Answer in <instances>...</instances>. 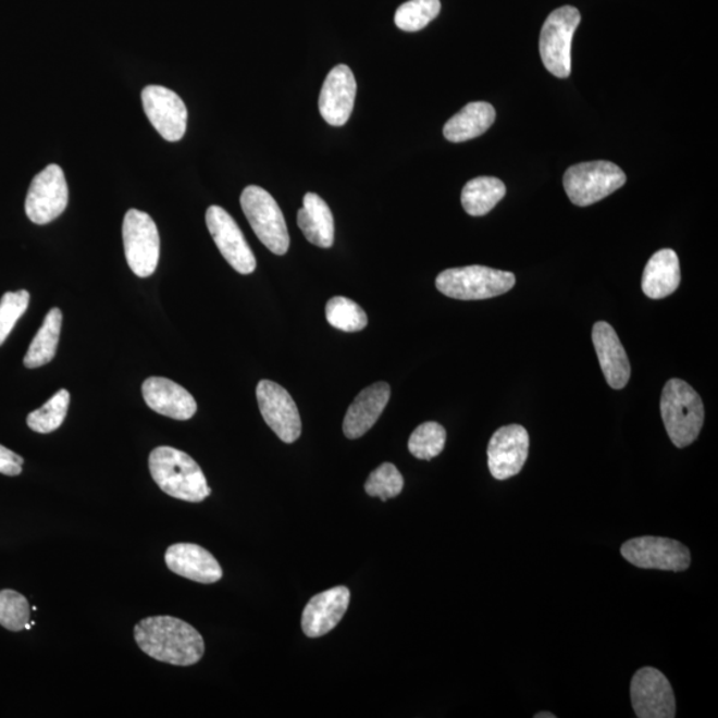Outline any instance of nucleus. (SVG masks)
<instances>
[{"instance_id":"c756f323","label":"nucleus","mask_w":718,"mask_h":718,"mask_svg":"<svg viewBox=\"0 0 718 718\" xmlns=\"http://www.w3.org/2000/svg\"><path fill=\"white\" fill-rule=\"evenodd\" d=\"M446 438V430L440 423H422L410 436L409 451L418 459L431 460L443 451Z\"/></svg>"},{"instance_id":"a878e982","label":"nucleus","mask_w":718,"mask_h":718,"mask_svg":"<svg viewBox=\"0 0 718 718\" xmlns=\"http://www.w3.org/2000/svg\"><path fill=\"white\" fill-rule=\"evenodd\" d=\"M506 196V185L496 177L470 180L462 190V206L470 215L487 214Z\"/></svg>"},{"instance_id":"cd10ccee","label":"nucleus","mask_w":718,"mask_h":718,"mask_svg":"<svg viewBox=\"0 0 718 718\" xmlns=\"http://www.w3.org/2000/svg\"><path fill=\"white\" fill-rule=\"evenodd\" d=\"M326 320L338 331L356 333L368 326V315L359 305L350 298L333 297L326 304Z\"/></svg>"},{"instance_id":"2f4dec72","label":"nucleus","mask_w":718,"mask_h":718,"mask_svg":"<svg viewBox=\"0 0 718 718\" xmlns=\"http://www.w3.org/2000/svg\"><path fill=\"white\" fill-rule=\"evenodd\" d=\"M405 481L397 467L393 463H383L375 469L364 483V491L383 502L395 498L403 493Z\"/></svg>"},{"instance_id":"4468645a","label":"nucleus","mask_w":718,"mask_h":718,"mask_svg":"<svg viewBox=\"0 0 718 718\" xmlns=\"http://www.w3.org/2000/svg\"><path fill=\"white\" fill-rule=\"evenodd\" d=\"M209 233L218 245L221 255L239 274L256 271V257L235 219L224 208L212 206L206 214Z\"/></svg>"},{"instance_id":"4be33fe9","label":"nucleus","mask_w":718,"mask_h":718,"mask_svg":"<svg viewBox=\"0 0 718 718\" xmlns=\"http://www.w3.org/2000/svg\"><path fill=\"white\" fill-rule=\"evenodd\" d=\"M681 283L680 261L672 249H661L651 257L644 269L642 287L644 295L652 299L666 298Z\"/></svg>"},{"instance_id":"c85d7f7f","label":"nucleus","mask_w":718,"mask_h":718,"mask_svg":"<svg viewBox=\"0 0 718 718\" xmlns=\"http://www.w3.org/2000/svg\"><path fill=\"white\" fill-rule=\"evenodd\" d=\"M441 12L440 0H409L395 12V24L406 33L421 32Z\"/></svg>"},{"instance_id":"aec40b11","label":"nucleus","mask_w":718,"mask_h":718,"mask_svg":"<svg viewBox=\"0 0 718 718\" xmlns=\"http://www.w3.org/2000/svg\"><path fill=\"white\" fill-rule=\"evenodd\" d=\"M592 343L608 385L615 391L624 388L631 379V364L615 329L608 322H596L592 329Z\"/></svg>"},{"instance_id":"ddd939ff","label":"nucleus","mask_w":718,"mask_h":718,"mask_svg":"<svg viewBox=\"0 0 718 718\" xmlns=\"http://www.w3.org/2000/svg\"><path fill=\"white\" fill-rule=\"evenodd\" d=\"M144 112L166 141L183 139L187 131L188 111L176 92L161 86H148L143 89Z\"/></svg>"},{"instance_id":"f704fd0d","label":"nucleus","mask_w":718,"mask_h":718,"mask_svg":"<svg viewBox=\"0 0 718 718\" xmlns=\"http://www.w3.org/2000/svg\"><path fill=\"white\" fill-rule=\"evenodd\" d=\"M556 716L554 714H549V711H542V714L535 715V718H555Z\"/></svg>"},{"instance_id":"6e6552de","label":"nucleus","mask_w":718,"mask_h":718,"mask_svg":"<svg viewBox=\"0 0 718 718\" xmlns=\"http://www.w3.org/2000/svg\"><path fill=\"white\" fill-rule=\"evenodd\" d=\"M125 259L137 277L147 278L158 269L160 236L151 215L129 209L123 223Z\"/></svg>"},{"instance_id":"f257e3e1","label":"nucleus","mask_w":718,"mask_h":718,"mask_svg":"<svg viewBox=\"0 0 718 718\" xmlns=\"http://www.w3.org/2000/svg\"><path fill=\"white\" fill-rule=\"evenodd\" d=\"M134 634L144 654L172 666H195L206 652L203 639L196 628L172 616L143 619L137 622Z\"/></svg>"},{"instance_id":"dca6fc26","label":"nucleus","mask_w":718,"mask_h":718,"mask_svg":"<svg viewBox=\"0 0 718 718\" xmlns=\"http://www.w3.org/2000/svg\"><path fill=\"white\" fill-rule=\"evenodd\" d=\"M357 95V82L345 64L334 67L321 89L319 107L321 116L333 127H343L351 116Z\"/></svg>"},{"instance_id":"412c9836","label":"nucleus","mask_w":718,"mask_h":718,"mask_svg":"<svg viewBox=\"0 0 718 718\" xmlns=\"http://www.w3.org/2000/svg\"><path fill=\"white\" fill-rule=\"evenodd\" d=\"M391 386L386 382H376L359 393L344 419L346 438H361L379 421L391 399Z\"/></svg>"},{"instance_id":"39448f33","label":"nucleus","mask_w":718,"mask_h":718,"mask_svg":"<svg viewBox=\"0 0 718 718\" xmlns=\"http://www.w3.org/2000/svg\"><path fill=\"white\" fill-rule=\"evenodd\" d=\"M627 182L624 171L609 161H591L568 168L562 184L574 206L589 207L606 199Z\"/></svg>"},{"instance_id":"20e7f679","label":"nucleus","mask_w":718,"mask_h":718,"mask_svg":"<svg viewBox=\"0 0 718 718\" xmlns=\"http://www.w3.org/2000/svg\"><path fill=\"white\" fill-rule=\"evenodd\" d=\"M515 281L511 272L471 265L443 271L436 277L435 285L447 297L474 301L505 295L512 289Z\"/></svg>"},{"instance_id":"6ab92c4d","label":"nucleus","mask_w":718,"mask_h":718,"mask_svg":"<svg viewBox=\"0 0 718 718\" xmlns=\"http://www.w3.org/2000/svg\"><path fill=\"white\" fill-rule=\"evenodd\" d=\"M143 398L149 409L160 416L188 421L196 414L197 404L189 392L178 383L161 376H151L144 381L141 387Z\"/></svg>"},{"instance_id":"423d86ee","label":"nucleus","mask_w":718,"mask_h":718,"mask_svg":"<svg viewBox=\"0 0 718 718\" xmlns=\"http://www.w3.org/2000/svg\"><path fill=\"white\" fill-rule=\"evenodd\" d=\"M582 21V15L572 5H565L550 12L544 22L538 50L542 62L550 74L560 79L571 75L572 69V39L574 32Z\"/></svg>"},{"instance_id":"1a4fd4ad","label":"nucleus","mask_w":718,"mask_h":718,"mask_svg":"<svg viewBox=\"0 0 718 718\" xmlns=\"http://www.w3.org/2000/svg\"><path fill=\"white\" fill-rule=\"evenodd\" d=\"M622 558L644 570L682 572L691 566V550L673 538L640 536L622 544Z\"/></svg>"},{"instance_id":"9b49d317","label":"nucleus","mask_w":718,"mask_h":718,"mask_svg":"<svg viewBox=\"0 0 718 718\" xmlns=\"http://www.w3.org/2000/svg\"><path fill=\"white\" fill-rule=\"evenodd\" d=\"M257 403L269 428L285 443L299 438L302 431L301 417L292 395L273 381L262 380L257 385Z\"/></svg>"},{"instance_id":"473e14b6","label":"nucleus","mask_w":718,"mask_h":718,"mask_svg":"<svg viewBox=\"0 0 718 718\" xmlns=\"http://www.w3.org/2000/svg\"><path fill=\"white\" fill-rule=\"evenodd\" d=\"M29 304L27 290L8 292L0 299V346L5 343L16 322L26 313Z\"/></svg>"},{"instance_id":"7c9ffc66","label":"nucleus","mask_w":718,"mask_h":718,"mask_svg":"<svg viewBox=\"0 0 718 718\" xmlns=\"http://www.w3.org/2000/svg\"><path fill=\"white\" fill-rule=\"evenodd\" d=\"M29 604L20 592L0 591V626L12 632L26 630L29 622Z\"/></svg>"},{"instance_id":"5701e85b","label":"nucleus","mask_w":718,"mask_h":718,"mask_svg":"<svg viewBox=\"0 0 718 718\" xmlns=\"http://www.w3.org/2000/svg\"><path fill=\"white\" fill-rule=\"evenodd\" d=\"M297 224L310 244L327 249L334 244V219L331 208L319 195L304 197V208L297 214Z\"/></svg>"},{"instance_id":"9d476101","label":"nucleus","mask_w":718,"mask_h":718,"mask_svg":"<svg viewBox=\"0 0 718 718\" xmlns=\"http://www.w3.org/2000/svg\"><path fill=\"white\" fill-rule=\"evenodd\" d=\"M67 203L69 185L64 172L59 165L50 164L34 177L24 207L34 224L46 225L58 219Z\"/></svg>"},{"instance_id":"393cba45","label":"nucleus","mask_w":718,"mask_h":718,"mask_svg":"<svg viewBox=\"0 0 718 718\" xmlns=\"http://www.w3.org/2000/svg\"><path fill=\"white\" fill-rule=\"evenodd\" d=\"M63 314L59 308L48 311L44 325L36 333L32 345L24 357V367L36 369L50 363L57 355L60 331H62Z\"/></svg>"},{"instance_id":"7ed1b4c3","label":"nucleus","mask_w":718,"mask_h":718,"mask_svg":"<svg viewBox=\"0 0 718 718\" xmlns=\"http://www.w3.org/2000/svg\"><path fill=\"white\" fill-rule=\"evenodd\" d=\"M660 409L664 426L676 447L684 448L697 440L705 412L702 397L691 385L669 380L663 388Z\"/></svg>"},{"instance_id":"bb28decb","label":"nucleus","mask_w":718,"mask_h":718,"mask_svg":"<svg viewBox=\"0 0 718 718\" xmlns=\"http://www.w3.org/2000/svg\"><path fill=\"white\" fill-rule=\"evenodd\" d=\"M71 395L67 391H59L51 399L27 417L28 428L39 434H50L62 426L67 417Z\"/></svg>"},{"instance_id":"f8f14e48","label":"nucleus","mask_w":718,"mask_h":718,"mask_svg":"<svg viewBox=\"0 0 718 718\" xmlns=\"http://www.w3.org/2000/svg\"><path fill=\"white\" fill-rule=\"evenodd\" d=\"M631 700L639 718H673L676 700L670 682L655 668L645 667L634 673Z\"/></svg>"},{"instance_id":"0eeeda50","label":"nucleus","mask_w":718,"mask_h":718,"mask_svg":"<svg viewBox=\"0 0 718 718\" xmlns=\"http://www.w3.org/2000/svg\"><path fill=\"white\" fill-rule=\"evenodd\" d=\"M242 207L260 242L277 256L289 250L290 238L283 211L269 191L249 185L242 195Z\"/></svg>"},{"instance_id":"a211bd4d","label":"nucleus","mask_w":718,"mask_h":718,"mask_svg":"<svg viewBox=\"0 0 718 718\" xmlns=\"http://www.w3.org/2000/svg\"><path fill=\"white\" fill-rule=\"evenodd\" d=\"M165 565L178 577L201 584L218 583L223 568L206 548L191 543L173 544L165 550Z\"/></svg>"},{"instance_id":"2eb2a0df","label":"nucleus","mask_w":718,"mask_h":718,"mask_svg":"<svg viewBox=\"0 0 718 718\" xmlns=\"http://www.w3.org/2000/svg\"><path fill=\"white\" fill-rule=\"evenodd\" d=\"M530 436L520 424L495 431L487 447L488 469L498 481H506L522 471L529 458Z\"/></svg>"},{"instance_id":"b1692460","label":"nucleus","mask_w":718,"mask_h":718,"mask_svg":"<svg viewBox=\"0 0 718 718\" xmlns=\"http://www.w3.org/2000/svg\"><path fill=\"white\" fill-rule=\"evenodd\" d=\"M495 117L496 112L493 106L486 101H474L448 120L443 128V135L451 143L475 139L494 124Z\"/></svg>"},{"instance_id":"72a5a7b5","label":"nucleus","mask_w":718,"mask_h":718,"mask_svg":"<svg viewBox=\"0 0 718 718\" xmlns=\"http://www.w3.org/2000/svg\"><path fill=\"white\" fill-rule=\"evenodd\" d=\"M24 459L21 455L0 445V474L17 476L22 474Z\"/></svg>"},{"instance_id":"f3484780","label":"nucleus","mask_w":718,"mask_h":718,"mask_svg":"<svg viewBox=\"0 0 718 718\" xmlns=\"http://www.w3.org/2000/svg\"><path fill=\"white\" fill-rule=\"evenodd\" d=\"M350 604V591L334 586L310 598L302 614V631L310 639L325 636L343 620Z\"/></svg>"},{"instance_id":"f03ea898","label":"nucleus","mask_w":718,"mask_h":718,"mask_svg":"<svg viewBox=\"0 0 718 718\" xmlns=\"http://www.w3.org/2000/svg\"><path fill=\"white\" fill-rule=\"evenodd\" d=\"M148 463L154 483L172 498L200 503L211 495L201 467L187 453L170 446L156 447Z\"/></svg>"}]
</instances>
